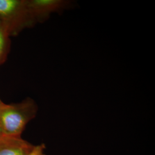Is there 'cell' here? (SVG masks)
<instances>
[{"mask_svg": "<svg viewBox=\"0 0 155 155\" xmlns=\"http://www.w3.org/2000/svg\"><path fill=\"white\" fill-rule=\"evenodd\" d=\"M10 36L7 29L0 21V64L5 61L8 53Z\"/></svg>", "mask_w": 155, "mask_h": 155, "instance_id": "cell-5", "label": "cell"}, {"mask_svg": "<svg viewBox=\"0 0 155 155\" xmlns=\"http://www.w3.org/2000/svg\"><path fill=\"white\" fill-rule=\"evenodd\" d=\"M4 102H2V101H1V100H0V105H1V104H2Z\"/></svg>", "mask_w": 155, "mask_h": 155, "instance_id": "cell-8", "label": "cell"}, {"mask_svg": "<svg viewBox=\"0 0 155 155\" xmlns=\"http://www.w3.org/2000/svg\"><path fill=\"white\" fill-rule=\"evenodd\" d=\"M45 145L44 143L34 145L33 148L26 155H45Z\"/></svg>", "mask_w": 155, "mask_h": 155, "instance_id": "cell-6", "label": "cell"}, {"mask_svg": "<svg viewBox=\"0 0 155 155\" xmlns=\"http://www.w3.org/2000/svg\"><path fill=\"white\" fill-rule=\"evenodd\" d=\"M38 106L31 98L0 105V129L7 136H21L26 125L36 117Z\"/></svg>", "mask_w": 155, "mask_h": 155, "instance_id": "cell-1", "label": "cell"}, {"mask_svg": "<svg viewBox=\"0 0 155 155\" xmlns=\"http://www.w3.org/2000/svg\"><path fill=\"white\" fill-rule=\"evenodd\" d=\"M0 21L10 36L18 35L24 29L34 25L26 0H0Z\"/></svg>", "mask_w": 155, "mask_h": 155, "instance_id": "cell-2", "label": "cell"}, {"mask_svg": "<svg viewBox=\"0 0 155 155\" xmlns=\"http://www.w3.org/2000/svg\"><path fill=\"white\" fill-rule=\"evenodd\" d=\"M26 3L34 25L45 21L52 13L71 9L74 4L70 0H26Z\"/></svg>", "mask_w": 155, "mask_h": 155, "instance_id": "cell-3", "label": "cell"}, {"mask_svg": "<svg viewBox=\"0 0 155 155\" xmlns=\"http://www.w3.org/2000/svg\"><path fill=\"white\" fill-rule=\"evenodd\" d=\"M33 146L21 136L4 134L0 137V155H26Z\"/></svg>", "mask_w": 155, "mask_h": 155, "instance_id": "cell-4", "label": "cell"}, {"mask_svg": "<svg viewBox=\"0 0 155 155\" xmlns=\"http://www.w3.org/2000/svg\"><path fill=\"white\" fill-rule=\"evenodd\" d=\"M3 135H4V134H3L2 132V130H1V129H0V137H1Z\"/></svg>", "mask_w": 155, "mask_h": 155, "instance_id": "cell-7", "label": "cell"}]
</instances>
